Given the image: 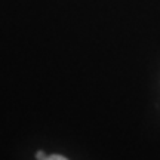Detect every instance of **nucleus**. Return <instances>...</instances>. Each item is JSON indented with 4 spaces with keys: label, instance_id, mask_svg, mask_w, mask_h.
<instances>
[{
    "label": "nucleus",
    "instance_id": "obj_1",
    "mask_svg": "<svg viewBox=\"0 0 160 160\" xmlns=\"http://www.w3.org/2000/svg\"><path fill=\"white\" fill-rule=\"evenodd\" d=\"M45 160H68V159L64 157V156H61V154H51V156H48Z\"/></svg>",
    "mask_w": 160,
    "mask_h": 160
},
{
    "label": "nucleus",
    "instance_id": "obj_2",
    "mask_svg": "<svg viewBox=\"0 0 160 160\" xmlns=\"http://www.w3.org/2000/svg\"><path fill=\"white\" fill-rule=\"evenodd\" d=\"M46 157H48V154L43 153V151H37V153H36V159L37 160H45Z\"/></svg>",
    "mask_w": 160,
    "mask_h": 160
}]
</instances>
